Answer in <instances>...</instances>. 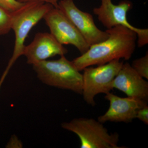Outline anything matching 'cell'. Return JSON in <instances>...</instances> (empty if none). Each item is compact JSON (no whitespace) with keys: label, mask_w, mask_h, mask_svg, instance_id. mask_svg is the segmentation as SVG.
<instances>
[{"label":"cell","mask_w":148,"mask_h":148,"mask_svg":"<svg viewBox=\"0 0 148 148\" xmlns=\"http://www.w3.org/2000/svg\"><path fill=\"white\" fill-rule=\"evenodd\" d=\"M106 40L90 46L86 52L74 59L72 63L79 71L86 67L104 65L115 59L129 60L136 47L137 34L127 27L119 25L108 29Z\"/></svg>","instance_id":"cell-1"},{"label":"cell","mask_w":148,"mask_h":148,"mask_svg":"<svg viewBox=\"0 0 148 148\" xmlns=\"http://www.w3.org/2000/svg\"><path fill=\"white\" fill-rule=\"evenodd\" d=\"M53 7L50 4L33 1L24 3L21 8L12 12L11 29L15 34V44L13 54L0 80V88L13 64L23 55L24 42L29 32Z\"/></svg>","instance_id":"cell-2"},{"label":"cell","mask_w":148,"mask_h":148,"mask_svg":"<svg viewBox=\"0 0 148 148\" xmlns=\"http://www.w3.org/2000/svg\"><path fill=\"white\" fill-rule=\"evenodd\" d=\"M58 60L40 61L33 69L40 80L48 85L82 95L83 77L72 61L64 56Z\"/></svg>","instance_id":"cell-3"},{"label":"cell","mask_w":148,"mask_h":148,"mask_svg":"<svg viewBox=\"0 0 148 148\" xmlns=\"http://www.w3.org/2000/svg\"><path fill=\"white\" fill-rule=\"evenodd\" d=\"M61 127L76 134L81 148H124L118 145L119 135L110 134L103 123L93 119L80 118L63 123Z\"/></svg>","instance_id":"cell-4"},{"label":"cell","mask_w":148,"mask_h":148,"mask_svg":"<svg viewBox=\"0 0 148 148\" xmlns=\"http://www.w3.org/2000/svg\"><path fill=\"white\" fill-rule=\"evenodd\" d=\"M120 60L115 59L96 68L88 67L83 69L82 95L88 105L95 106L96 95L107 94L113 89L112 82L123 64Z\"/></svg>","instance_id":"cell-5"},{"label":"cell","mask_w":148,"mask_h":148,"mask_svg":"<svg viewBox=\"0 0 148 148\" xmlns=\"http://www.w3.org/2000/svg\"><path fill=\"white\" fill-rule=\"evenodd\" d=\"M132 6V3L128 0L122 1L117 5L112 0H101V6L93 9V12L107 29L121 25L135 32L138 37V47H143L148 43V29L136 28L128 22L127 12Z\"/></svg>","instance_id":"cell-6"},{"label":"cell","mask_w":148,"mask_h":148,"mask_svg":"<svg viewBox=\"0 0 148 148\" xmlns=\"http://www.w3.org/2000/svg\"><path fill=\"white\" fill-rule=\"evenodd\" d=\"M50 33L62 45L75 47L82 54L90 48L84 38L71 21L59 8L53 7L44 16Z\"/></svg>","instance_id":"cell-7"},{"label":"cell","mask_w":148,"mask_h":148,"mask_svg":"<svg viewBox=\"0 0 148 148\" xmlns=\"http://www.w3.org/2000/svg\"><path fill=\"white\" fill-rule=\"evenodd\" d=\"M58 8L71 21L90 46L108 38L109 34L106 31H101L96 27L92 15L80 10L73 0H61L58 3Z\"/></svg>","instance_id":"cell-8"},{"label":"cell","mask_w":148,"mask_h":148,"mask_svg":"<svg viewBox=\"0 0 148 148\" xmlns=\"http://www.w3.org/2000/svg\"><path fill=\"white\" fill-rule=\"evenodd\" d=\"M105 98L110 102V107L103 115L98 117V121L131 122L136 118L139 109L147 105V101L135 97L121 98L110 92L106 94Z\"/></svg>","instance_id":"cell-9"},{"label":"cell","mask_w":148,"mask_h":148,"mask_svg":"<svg viewBox=\"0 0 148 148\" xmlns=\"http://www.w3.org/2000/svg\"><path fill=\"white\" fill-rule=\"evenodd\" d=\"M67 49L57 41L51 33H38L30 44L25 46L23 55L28 64L34 65L56 55H65Z\"/></svg>","instance_id":"cell-10"},{"label":"cell","mask_w":148,"mask_h":148,"mask_svg":"<svg viewBox=\"0 0 148 148\" xmlns=\"http://www.w3.org/2000/svg\"><path fill=\"white\" fill-rule=\"evenodd\" d=\"M112 87L124 92L128 97L148 101V82L140 76L128 62L123 65L112 82Z\"/></svg>","instance_id":"cell-11"},{"label":"cell","mask_w":148,"mask_h":148,"mask_svg":"<svg viewBox=\"0 0 148 148\" xmlns=\"http://www.w3.org/2000/svg\"><path fill=\"white\" fill-rule=\"evenodd\" d=\"M133 69L140 76L148 79V53L146 52L145 56L135 59L131 65Z\"/></svg>","instance_id":"cell-12"},{"label":"cell","mask_w":148,"mask_h":148,"mask_svg":"<svg viewBox=\"0 0 148 148\" xmlns=\"http://www.w3.org/2000/svg\"><path fill=\"white\" fill-rule=\"evenodd\" d=\"M12 12L0 7V35L8 34L11 30Z\"/></svg>","instance_id":"cell-13"},{"label":"cell","mask_w":148,"mask_h":148,"mask_svg":"<svg viewBox=\"0 0 148 148\" xmlns=\"http://www.w3.org/2000/svg\"><path fill=\"white\" fill-rule=\"evenodd\" d=\"M24 4L17 0H0V7L10 12L18 10Z\"/></svg>","instance_id":"cell-14"},{"label":"cell","mask_w":148,"mask_h":148,"mask_svg":"<svg viewBox=\"0 0 148 148\" xmlns=\"http://www.w3.org/2000/svg\"><path fill=\"white\" fill-rule=\"evenodd\" d=\"M136 118L143 121L145 124H148V106H144L138 110L136 115Z\"/></svg>","instance_id":"cell-15"},{"label":"cell","mask_w":148,"mask_h":148,"mask_svg":"<svg viewBox=\"0 0 148 148\" xmlns=\"http://www.w3.org/2000/svg\"><path fill=\"white\" fill-rule=\"evenodd\" d=\"M21 3H26L27 2L37 1L42 2L52 5L55 8H58V0H17Z\"/></svg>","instance_id":"cell-16"}]
</instances>
